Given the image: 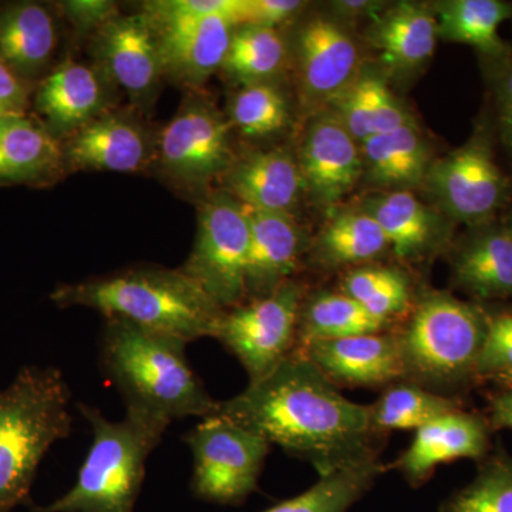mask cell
<instances>
[{
	"mask_svg": "<svg viewBox=\"0 0 512 512\" xmlns=\"http://www.w3.org/2000/svg\"><path fill=\"white\" fill-rule=\"evenodd\" d=\"M453 272L458 288L478 299L512 298V221L488 225L468 239Z\"/></svg>",
	"mask_w": 512,
	"mask_h": 512,
	"instance_id": "cell-24",
	"label": "cell"
},
{
	"mask_svg": "<svg viewBox=\"0 0 512 512\" xmlns=\"http://www.w3.org/2000/svg\"><path fill=\"white\" fill-rule=\"evenodd\" d=\"M93 431L92 446L70 491L35 512H134L148 457L171 421L138 409L110 421L96 407L79 404Z\"/></svg>",
	"mask_w": 512,
	"mask_h": 512,
	"instance_id": "cell-5",
	"label": "cell"
},
{
	"mask_svg": "<svg viewBox=\"0 0 512 512\" xmlns=\"http://www.w3.org/2000/svg\"><path fill=\"white\" fill-rule=\"evenodd\" d=\"M512 373V313L490 319L477 377H501Z\"/></svg>",
	"mask_w": 512,
	"mask_h": 512,
	"instance_id": "cell-39",
	"label": "cell"
},
{
	"mask_svg": "<svg viewBox=\"0 0 512 512\" xmlns=\"http://www.w3.org/2000/svg\"><path fill=\"white\" fill-rule=\"evenodd\" d=\"M90 52L93 63L126 92L131 107L147 116L165 79L158 37L147 16L119 13L90 37Z\"/></svg>",
	"mask_w": 512,
	"mask_h": 512,
	"instance_id": "cell-12",
	"label": "cell"
},
{
	"mask_svg": "<svg viewBox=\"0 0 512 512\" xmlns=\"http://www.w3.org/2000/svg\"><path fill=\"white\" fill-rule=\"evenodd\" d=\"M215 413L308 461L320 477L376 458L370 406L342 396L296 350L269 375L249 382L244 392L218 402Z\"/></svg>",
	"mask_w": 512,
	"mask_h": 512,
	"instance_id": "cell-1",
	"label": "cell"
},
{
	"mask_svg": "<svg viewBox=\"0 0 512 512\" xmlns=\"http://www.w3.org/2000/svg\"><path fill=\"white\" fill-rule=\"evenodd\" d=\"M336 8L340 10V12L348 13V15H360V13L366 12V10L375 9V3L373 2H338L335 3Z\"/></svg>",
	"mask_w": 512,
	"mask_h": 512,
	"instance_id": "cell-45",
	"label": "cell"
},
{
	"mask_svg": "<svg viewBox=\"0 0 512 512\" xmlns=\"http://www.w3.org/2000/svg\"><path fill=\"white\" fill-rule=\"evenodd\" d=\"M33 512H35V511H33Z\"/></svg>",
	"mask_w": 512,
	"mask_h": 512,
	"instance_id": "cell-48",
	"label": "cell"
},
{
	"mask_svg": "<svg viewBox=\"0 0 512 512\" xmlns=\"http://www.w3.org/2000/svg\"><path fill=\"white\" fill-rule=\"evenodd\" d=\"M72 392L56 367L26 366L0 390V512L30 504L47 451L72 433Z\"/></svg>",
	"mask_w": 512,
	"mask_h": 512,
	"instance_id": "cell-4",
	"label": "cell"
},
{
	"mask_svg": "<svg viewBox=\"0 0 512 512\" xmlns=\"http://www.w3.org/2000/svg\"><path fill=\"white\" fill-rule=\"evenodd\" d=\"M301 306V286L288 281L272 295L224 311L214 339L237 356L249 382H255L295 350Z\"/></svg>",
	"mask_w": 512,
	"mask_h": 512,
	"instance_id": "cell-10",
	"label": "cell"
},
{
	"mask_svg": "<svg viewBox=\"0 0 512 512\" xmlns=\"http://www.w3.org/2000/svg\"><path fill=\"white\" fill-rule=\"evenodd\" d=\"M495 96L501 141L512 156V63L498 79Z\"/></svg>",
	"mask_w": 512,
	"mask_h": 512,
	"instance_id": "cell-43",
	"label": "cell"
},
{
	"mask_svg": "<svg viewBox=\"0 0 512 512\" xmlns=\"http://www.w3.org/2000/svg\"><path fill=\"white\" fill-rule=\"evenodd\" d=\"M431 190L451 217L484 225L510 195V183L498 164L483 128L427 171Z\"/></svg>",
	"mask_w": 512,
	"mask_h": 512,
	"instance_id": "cell-11",
	"label": "cell"
},
{
	"mask_svg": "<svg viewBox=\"0 0 512 512\" xmlns=\"http://www.w3.org/2000/svg\"><path fill=\"white\" fill-rule=\"evenodd\" d=\"M158 131L134 107H113L62 141L64 167L74 171L144 173L156 167Z\"/></svg>",
	"mask_w": 512,
	"mask_h": 512,
	"instance_id": "cell-13",
	"label": "cell"
},
{
	"mask_svg": "<svg viewBox=\"0 0 512 512\" xmlns=\"http://www.w3.org/2000/svg\"><path fill=\"white\" fill-rule=\"evenodd\" d=\"M501 379H503L504 382L512 384V373H508V375L501 377Z\"/></svg>",
	"mask_w": 512,
	"mask_h": 512,
	"instance_id": "cell-46",
	"label": "cell"
},
{
	"mask_svg": "<svg viewBox=\"0 0 512 512\" xmlns=\"http://www.w3.org/2000/svg\"><path fill=\"white\" fill-rule=\"evenodd\" d=\"M490 446V424L477 414L457 409L416 430L413 443L397 467L413 487L429 480L440 464L458 458L481 460Z\"/></svg>",
	"mask_w": 512,
	"mask_h": 512,
	"instance_id": "cell-18",
	"label": "cell"
},
{
	"mask_svg": "<svg viewBox=\"0 0 512 512\" xmlns=\"http://www.w3.org/2000/svg\"><path fill=\"white\" fill-rule=\"evenodd\" d=\"M382 228L389 248L412 259L429 247L433 220L429 210L409 191H394L370 201L367 211Z\"/></svg>",
	"mask_w": 512,
	"mask_h": 512,
	"instance_id": "cell-30",
	"label": "cell"
},
{
	"mask_svg": "<svg viewBox=\"0 0 512 512\" xmlns=\"http://www.w3.org/2000/svg\"><path fill=\"white\" fill-rule=\"evenodd\" d=\"M187 345L111 318L101 339V366L127 409L156 414L171 423L187 417L205 419L217 412L218 402L188 362Z\"/></svg>",
	"mask_w": 512,
	"mask_h": 512,
	"instance_id": "cell-3",
	"label": "cell"
},
{
	"mask_svg": "<svg viewBox=\"0 0 512 512\" xmlns=\"http://www.w3.org/2000/svg\"><path fill=\"white\" fill-rule=\"evenodd\" d=\"M59 18L56 6L46 3L0 6V56L32 87L56 67Z\"/></svg>",
	"mask_w": 512,
	"mask_h": 512,
	"instance_id": "cell-16",
	"label": "cell"
},
{
	"mask_svg": "<svg viewBox=\"0 0 512 512\" xmlns=\"http://www.w3.org/2000/svg\"><path fill=\"white\" fill-rule=\"evenodd\" d=\"M511 16V6L500 0H451L437 6L436 20L439 37L501 57L507 46L498 30Z\"/></svg>",
	"mask_w": 512,
	"mask_h": 512,
	"instance_id": "cell-26",
	"label": "cell"
},
{
	"mask_svg": "<svg viewBox=\"0 0 512 512\" xmlns=\"http://www.w3.org/2000/svg\"><path fill=\"white\" fill-rule=\"evenodd\" d=\"M488 424L497 430H512V384L510 389L491 397L490 423Z\"/></svg>",
	"mask_w": 512,
	"mask_h": 512,
	"instance_id": "cell-44",
	"label": "cell"
},
{
	"mask_svg": "<svg viewBox=\"0 0 512 512\" xmlns=\"http://www.w3.org/2000/svg\"><path fill=\"white\" fill-rule=\"evenodd\" d=\"M119 106V87L96 64L67 57L35 87L33 114L62 143L77 130Z\"/></svg>",
	"mask_w": 512,
	"mask_h": 512,
	"instance_id": "cell-14",
	"label": "cell"
},
{
	"mask_svg": "<svg viewBox=\"0 0 512 512\" xmlns=\"http://www.w3.org/2000/svg\"><path fill=\"white\" fill-rule=\"evenodd\" d=\"M384 470L386 468L377 458L340 468L320 477L318 483L305 493L264 512H348L372 488Z\"/></svg>",
	"mask_w": 512,
	"mask_h": 512,
	"instance_id": "cell-31",
	"label": "cell"
},
{
	"mask_svg": "<svg viewBox=\"0 0 512 512\" xmlns=\"http://www.w3.org/2000/svg\"><path fill=\"white\" fill-rule=\"evenodd\" d=\"M303 2L298 0H245L239 25H259L276 28L292 18Z\"/></svg>",
	"mask_w": 512,
	"mask_h": 512,
	"instance_id": "cell-41",
	"label": "cell"
},
{
	"mask_svg": "<svg viewBox=\"0 0 512 512\" xmlns=\"http://www.w3.org/2000/svg\"><path fill=\"white\" fill-rule=\"evenodd\" d=\"M60 308L84 306L185 343L215 338L224 309L178 269L137 266L76 284L50 295Z\"/></svg>",
	"mask_w": 512,
	"mask_h": 512,
	"instance_id": "cell-2",
	"label": "cell"
},
{
	"mask_svg": "<svg viewBox=\"0 0 512 512\" xmlns=\"http://www.w3.org/2000/svg\"><path fill=\"white\" fill-rule=\"evenodd\" d=\"M66 175L62 143L35 114L0 116V188H45Z\"/></svg>",
	"mask_w": 512,
	"mask_h": 512,
	"instance_id": "cell-15",
	"label": "cell"
},
{
	"mask_svg": "<svg viewBox=\"0 0 512 512\" xmlns=\"http://www.w3.org/2000/svg\"><path fill=\"white\" fill-rule=\"evenodd\" d=\"M440 512H512V457L485 461L477 477L441 505Z\"/></svg>",
	"mask_w": 512,
	"mask_h": 512,
	"instance_id": "cell-35",
	"label": "cell"
},
{
	"mask_svg": "<svg viewBox=\"0 0 512 512\" xmlns=\"http://www.w3.org/2000/svg\"><path fill=\"white\" fill-rule=\"evenodd\" d=\"M370 178L384 185L420 183L429 171V151L412 123L362 143Z\"/></svg>",
	"mask_w": 512,
	"mask_h": 512,
	"instance_id": "cell-27",
	"label": "cell"
},
{
	"mask_svg": "<svg viewBox=\"0 0 512 512\" xmlns=\"http://www.w3.org/2000/svg\"><path fill=\"white\" fill-rule=\"evenodd\" d=\"M380 79L363 77L343 92L339 121L356 141L367 140L373 134L377 86Z\"/></svg>",
	"mask_w": 512,
	"mask_h": 512,
	"instance_id": "cell-38",
	"label": "cell"
},
{
	"mask_svg": "<svg viewBox=\"0 0 512 512\" xmlns=\"http://www.w3.org/2000/svg\"><path fill=\"white\" fill-rule=\"evenodd\" d=\"M343 293L355 299L370 315L389 323L406 312L410 303L407 279L400 272L382 266L353 269L343 279Z\"/></svg>",
	"mask_w": 512,
	"mask_h": 512,
	"instance_id": "cell-34",
	"label": "cell"
},
{
	"mask_svg": "<svg viewBox=\"0 0 512 512\" xmlns=\"http://www.w3.org/2000/svg\"><path fill=\"white\" fill-rule=\"evenodd\" d=\"M249 245L244 205L224 190L212 191L198 205L197 238L180 271L224 311L235 308L247 301Z\"/></svg>",
	"mask_w": 512,
	"mask_h": 512,
	"instance_id": "cell-8",
	"label": "cell"
},
{
	"mask_svg": "<svg viewBox=\"0 0 512 512\" xmlns=\"http://www.w3.org/2000/svg\"><path fill=\"white\" fill-rule=\"evenodd\" d=\"M55 6L60 18L80 37H92L120 13L117 3L110 0H66Z\"/></svg>",
	"mask_w": 512,
	"mask_h": 512,
	"instance_id": "cell-40",
	"label": "cell"
},
{
	"mask_svg": "<svg viewBox=\"0 0 512 512\" xmlns=\"http://www.w3.org/2000/svg\"><path fill=\"white\" fill-rule=\"evenodd\" d=\"M225 192L248 210L292 215L305 190L298 160L286 148L255 151L222 175Z\"/></svg>",
	"mask_w": 512,
	"mask_h": 512,
	"instance_id": "cell-19",
	"label": "cell"
},
{
	"mask_svg": "<svg viewBox=\"0 0 512 512\" xmlns=\"http://www.w3.org/2000/svg\"><path fill=\"white\" fill-rule=\"evenodd\" d=\"M305 188L332 204L348 194L363 171L362 150L335 119L315 121L303 138L298 158Z\"/></svg>",
	"mask_w": 512,
	"mask_h": 512,
	"instance_id": "cell-20",
	"label": "cell"
},
{
	"mask_svg": "<svg viewBox=\"0 0 512 512\" xmlns=\"http://www.w3.org/2000/svg\"><path fill=\"white\" fill-rule=\"evenodd\" d=\"M251 245L247 269V301L272 295L298 268L303 235L292 215L248 210Z\"/></svg>",
	"mask_w": 512,
	"mask_h": 512,
	"instance_id": "cell-23",
	"label": "cell"
},
{
	"mask_svg": "<svg viewBox=\"0 0 512 512\" xmlns=\"http://www.w3.org/2000/svg\"><path fill=\"white\" fill-rule=\"evenodd\" d=\"M295 350L308 357L335 384L379 386L404 377L397 338L382 332L316 340Z\"/></svg>",
	"mask_w": 512,
	"mask_h": 512,
	"instance_id": "cell-17",
	"label": "cell"
},
{
	"mask_svg": "<svg viewBox=\"0 0 512 512\" xmlns=\"http://www.w3.org/2000/svg\"><path fill=\"white\" fill-rule=\"evenodd\" d=\"M488 325L490 319L477 306L448 293L426 296L396 336L404 376L431 392L477 377Z\"/></svg>",
	"mask_w": 512,
	"mask_h": 512,
	"instance_id": "cell-6",
	"label": "cell"
},
{
	"mask_svg": "<svg viewBox=\"0 0 512 512\" xmlns=\"http://www.w3.org/2000/svg\"><path fill=\"white\" fill-rule=\"evenodd\" d=\"M232 127L204 90H187L173 119L158 131V173L175 190L201 202L234 163Z\"/></svg>",
	"mask_w": 512,
	"mask_h": 512,
	"instance_id": "cell-7",
	"label": "cell"
},
{
	"mask_svg": "<svg viewBox=\"0 0 512 512\" xmlns=\"http://www.w3.org/2000/svg\"><path fill=\"white\" fill-rule=\"evenodd\" d=\"M35 87L26 83L0 56V116L28 113L32 109Z\"/></svg>",
	"mask_w": 512,
	"mask_h": 512,
	"instance_id": "cell-42",
	"label": "cell"
},
{
	"mask_svg": "<svg viewBox=\"0 0 512 512\" xmlns=\"http://www.w3.org/2000/svg\"><path fill=\"white\" fill-rule=\"evenodd\" d=\"M244 3L245 0H153L144 2L140 12L147 16L156 33H161L214 16L235 19L239 25Z\"/></svg>",
	"mask_w": 512,
	"mask_h": 512,
	"instance_id": "cell-37",
	"label": "cell"
},
{
	"mask_svg": "<svg viewBox=\"0 0 512 512\" xmlns=\"http://www.w3.org/2000/svg\"><path fill=\"white\" fill-rule=\"evenodd\" d=\"M359 66L352 37L335 22L313 19L299 35V77L311 100L333 99L348 90Z\"/></svg>",
	"mask_w": 512,
	"mask_h": 512,
	"instance_id": "cell-22",
	"label": "cell"
},
{
	"mask_svg": "<svg viewBox=\"0 0 512 512\" xmlns=\"http://www.w3.org/2000/svg\"><path fill=\"white\" fill-rule=\"evenodd\" d=\"M237 20L214 16L156 33L164 77L187 90H202L227 59Z\"/></svg>",
	"mask_w": 512,
	"mask_h": 512,
	"instance_id": "cell-21",
	"label": "cell"
},
{
	"mask_svg": "<svg viewBox=\"0 0 512 512\" xmlns=\"http://www.w3.org/2000/svg\"><path fill=\"white\" fill-rule=\"evenodd\" d=\"M460 409L458 403L419 384H396L373 406V430H419L444 414Z\"/></svg>",
	"mask_w": 512,
	"mask_h": 512,
	"instance_id": "cell-32",
	"label": "cell"
},
{
	"mask_svg": "<svg viewBox=\"0 0 512 512\" xmlns=\"http://www.w3.org/2000/svg\"><path fill=\"white\" fill-rule=\"evenodd\" d=\"M389 248L382 228L369 212L339 215L323 231L319 256L328 265L363 264Z\"/></svg>",
	"mask_w": 512,
	"mask_h": 512,
	"instance_id": "cell-33",
	"label": "cell"
},
{
	"mask_svg": "<svg viewBox=\"0 0 512 512\" xmlns=\"http://www.w3.org/2000/svg\"><path fill=\"white\" fill-rule=\"evenodd\" d=\"M232 126L247 137H266L278 133L289 119L285 96L272 83L242 86L232 99Z\"/></svg>",
	"mask_w": 512,
	"mask_h": 512,
	"instance_id": "cell-36",
	"label": "cell"
},
{
	"mask_svg": "<svg viewBox=\"0 0 512 512\" xmlns=\"http://www.w3.org/2000/svg\"><path fill=\"white\" fill-rule=\"evenodd\" d=\"M194 460L191 490L208 503L239 505L258 490L271 444L255 431L214 413L184 436Z\"/></svg>",
	"mask_w": 512,
	"mask_h": 512,
	"instance_id": "cell-9",
	"label": "cell"
},
{
	"mask_svg": "<svg viewBox=\"0 0 512 512\" xmlns=\"http://www.w3.org/2000/svg\"><path fill=\"white\" fill-rule=\"evenodd\" d=\"M288 55L284 36L276 28L238 25L232 33L222 72L241 86L271 83L284 69Z\"/></svg>",
	"mask_w": 512,
	"mask_h": 512,
	"instance_id": "cell-29",
	"label": "cell"
},
{
	"mask_svg": "<svg viewBox=\"0 0 512 512\" xmlns=\"http://www.w3.org/2000/svg\"><path fill=\"white\" fill-rule=\"evenodd\" d=\"M511 221H512V218H511Z\"/></svg>",
	"mask_w": 512,
	"mask_h": 512,
	"instance_id": "cell-47",
	"label": "cell"
},
{
	"mask_svg": "<svg viewBox=\"0 0 512 512\" xmlns=\"http://www.w3.org/2000/svg\"><path fill=\"white\" fill-rule=\"evenodd\" d=\"M386 325L345 293H325L301 306L296 339L302 348L316 340L383 332Z\"/></svg>",
	"mask_w": 512,
	"mask_h": 512,
	"instance_id": "cell-28",
	"label": "cell"
},
{
	"mask_svg": "<svg viewBox=\"0 0 512 512\" xmlns=\"http://www.w3.org/2000/svg\"><path fill=\"white\" fill-rule=\"evenodd\" d=\"M439 39L436 16L413 3H400L377 20L372 42L394 70H410L433 56Z\"/></svg>",
	"mask_w": 512,
	"mask_h": 512,
	"instance_id": "cell-25",
	"label": "cell"
}]
</instances>
